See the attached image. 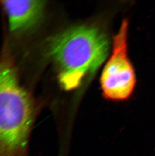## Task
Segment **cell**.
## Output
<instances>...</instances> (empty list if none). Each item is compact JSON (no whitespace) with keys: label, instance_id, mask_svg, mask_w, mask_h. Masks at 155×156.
<instances>
[{"label":"cell","instance_id":"obj_1","mask_svg":"<svg viewBox=\"0 0 155 156\" xmlns=\"http://www.w3.org/2000/svg\"><path fill=\"white\" fill-rule=\"evenodd\" d=\"M109 44L108 39L101 30L81 26L50 38L46 56L57 67L63 88L70 90L99 67L108 55Z\"/></svg>","mask_w":155,"mask_h":156},{"label":"cell","instance_id":"obj_2","mask_svg":"<svg viewBox=\"0 0 155 156\" xmlns=\"http://www.w3.org/2000/svg\"><path fill=\"white\" fill-rule=\"evenodd\" d=\"M40 106L21 84L17 72L0 71V156H30Z\"/></svg>","mask_w":155,"mask_h":156},{"label":"cell","instance_id":"obj_3","mask_svg":"<svg viewBox=\"0 0 155 156\" xmlns=\"http://www.w3.org/2000/svg\"><path fill=\"white\" fill-rule=\"evenodd\" d=\"M129 23L122 22L119 32L113 37L112 52L100 78L103 94L110 100H125L133 92L136 76L127 52Z\"/></svg>","mask_w":155,"mask_h":156},{"label":"cell","instance_id":"obj_4","mask_svg":"<svg viewBox=\"0 0 155 156\" xmlns=\"http://www.w3.org/2000/svg\"><path fill=\"white\" fill-rule=\"evenodd\" d=\"M7 17L9 30L12 34H29L37 28L43 19L46 2L37 0L0 2Z\"/></svg>","mask_w":155,"mask_h":156}]
</instances>
